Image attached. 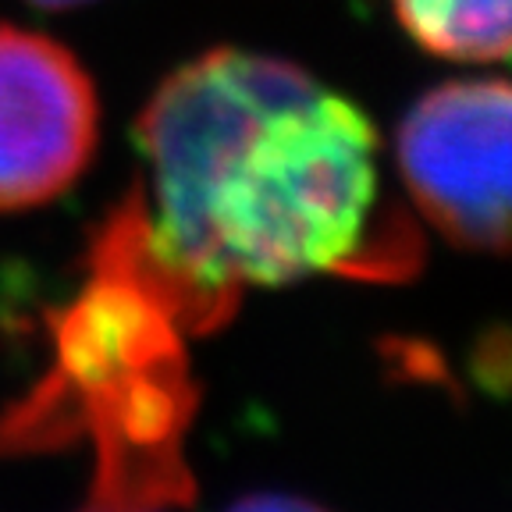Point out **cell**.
<instances>
[{
    "mask_svg": "<svg viewBox=\"0 0 512 512\" xmlns=\"http://www.w3.org/2000/svg\"><path fill=\"white\" fill-rule=\"evenodd\" d=\"M136 136L146 182L121 214L185 335L221 328L253 285L416 267L413 224L381 192L370 118L299 64L196 57L160 82Z\"/></svg>",
    "mask_w": 512,
    "mask_h": 512,
    "instance_id": "6da1fadb",
    "label": "cell"
},
{
    "mask_svg": "<svg viewBox=\"0 0 512 512\" xmlns=\"http://www.w3.org/2000/svg\"><path fill=\"white\" fill-rule=\"evenodd\" d=\"M185 328L150 285L107 264L54 320V363L0 420V456L93 441L89 509H178L192 498L185 431L200 392Z\"/></svg>",
    "mask_w": 512,
    "mask_h": 512,
    "instance_id": "7a4b0ae2",
    "label": "cell"
},
{
    "mask_svg": "<svg viewBox=\"0 0 512 512\" xmlns=\"http://www.w3.org/2000/svg\"><path fill=\"white\" fill-rule=\"evenodd\" d=\"M395 160L409 200L448 242L512 253V82L459 79L406 111Z\"/></svg>",
    "mask_w": 512,
    "mask_h": 512,
    "instance_id": "3957f363",
    "label": "cell"
},
{
    "mask_svg": "<svg viewBox=\"0 0 512 512\" xmlns=\"http://www.w3.org/2000/svg\"><path fill=\"white\" fill-rule=\"evenodd\" d=\"M96 89L50 36L0 25V210L57 200L96 150Z\"/></svg>",
    "mask_w": 512,
    "mask_h": 512,
    "instance_id": "277c9868",
    "label": "cell"
},
{
    "mask_svg": "<svg viewBox=\"0 0 512 512\" xmlns=\"http://www.w3.org/2000/svg\"><path fill=\"white\" fill-rule=\"evenodd\" d=\"M406 36L434 57L488 64L512 57V0H392Z\"/></svg>",
    "mask_w": 512,
    "mask_h": 512,
    "instance_id": "5b68a950",
    "label": "cell"
},
{
    "mask_svg": "<svg viewBox=\"0 0 512 512\" xmlns=\"http://www.w3.org/2000/svg\"><path fill=\"white\" fill-rule=\"evenodd\" d=\"M228 512H328V509H320V505L296 495H249L242 502H235Z\"/></svg>",
    "mask_w": 512,
    "mask_h": 512,
    "instance_id": "8992f818",
    "label": "cell"
},
{
    "mask_svg": "<svg viewBox=\"0 0 512 512\" xmlns=\"http://www.w3.org/2000/svg\"><path fill=\"white\" fill-rule=\"evenodd\" d=\"M40 8H79V4H89V0H32Z\"/></svg>",
    "mask_w": 512,
    "mask_h": 512,
    "instance_id": "52a82bcc",
    "label": "cell"
},
{
    "mask_svg": "<svg viewBox=\"0 0 512 512\" xmlns=\"http://www.w3.org/2000/svg\"><path fill=\"white\" fill-rule=\"evenodd\" d=\"M82 512H107V509H82ZM150 512H171V509H150Z\"/></svg>",
    "mask_w": 512,
    "mask_h": 512,
    "instance_id": "ba28073f",
    "label": "cell"
}]
</instances>
